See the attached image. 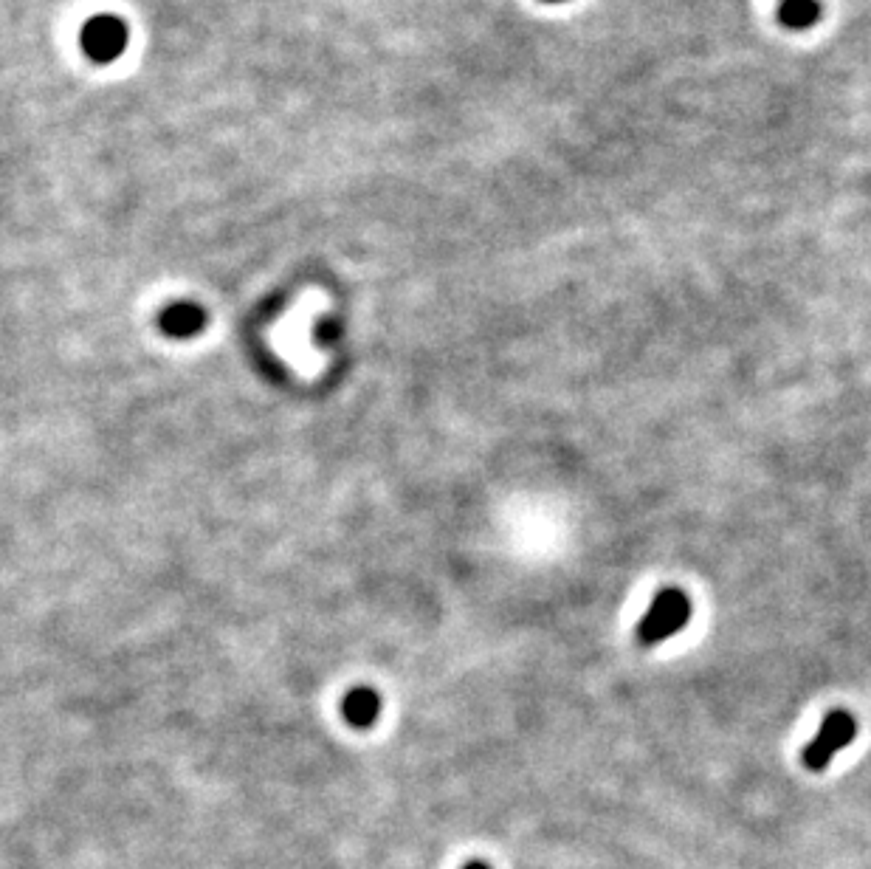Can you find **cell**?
Wrapping results in <instances>:
<instances>
[{
	"instance_id": "obj_3",
	"label": "cell",
	"mask_w": 871,
	"mask_h": 869,
	"mask_svg": "<svg viewBox=\"0 0 871 869\" xmlns=\"http://www.w3.org/2000/svg\"><path fill=\"white\" fill-rule=\"evenodd\" d=\"M127 48V26L119 17L99 15L82 26V51L94 63H113Z\"/></svg>"
},
{
	"instance_id": "obj_7",
	"label": "cell",
	"mask_w": 871,
	"mask_h": 869,
	"mask_svg": "<svg viewBox=\"0 0 871 869\" xmlns=\"http://www.w3.org/2000/svg\"><path fill=\"white\" fill-rule=\"evenodd\" d=\"M463 869H491V867H488L485 861H468V864Z\"/></svg>"
},
{
	"instance_id": "obj_2",
	"label": "cell",
	"mask_w": 871,
	"mask_h": 869,
	"mask_svg": "<svg viewBox=\"0 0 871 869\" xmlns=\"http://www.w3.org/2000/svg\"><path fill=\"white\" fill-rule=\"evenodd\" d=\"M857 737V717L849 711H829L815 740L801 751V762L809 771H824L826 765Z\"/></svg>"
},
{
	"instance_id": "obj_1",
	"label": "cell",
	"mask_w": 871,
	"mask_h": 869,
	"mask_svg": "<svg viewBox=\"0 0 871 869\" xmlns=\"http://www.w3.org/2000/svg\"><path fill=\"white\" fill-rule=\"evenodd\" d=\"M691 621V599L685 596L680 587H663L649 604L646 616L638 624L640 647H657L666 638L685 630Z\"/></svg>"
},
{
	"instance_id": "obj_4",
	"label": "cell",
	"mask_w": 871,
	"mask_h": 869,
	"mask_svg": "<svg viewBox=\"0 0 871 869\" xmlns=\"http://www.w3.org/2000/svg\"><path fill=\"white\" fill-rule=\"evenodd\" d=\"M206 322V314H203L198 305L192 302H178V305H170L164 316H161V328L172 336H192L198 333Z\"/></svg>"
},
{
	"instance_id": "obj_6",
	"label": "cell",
	"mask_w": 871,
	"mask_h": 869,
	"mask_svg": "<svg viewBox=\"0 0 871 869\" xmlns=\"http://www.w3.org/2000/svg\"><path fill=\"white\" fill-rule=\"evenodd\" d=\"M344 711H347V717L356 726H367V723H373L375 714H378V697L373 692H367V689L353 692V695L347 697V703H344Z\"/></svg>"
},
{
	"instance_id": "obj_5",
	"label": "cell",
	"mask_w": 871,
	"mask_h": 869,
	"mask_svg": "<svg viewBox=\"0 0 871 869\" xmlns=\"http://www.w3.org/2000/svg\"><path fill=\"white\" fill-rule=\"evenodd\" d=\"M821 0H781L778 3V20L781 26L793 29V32H804L812 29L821 20Z\"/></svg>"
},
{
	"instance_id": "obj_8",
	"label": "cell",
	"mask_w": 871,
	"mask_h": 869,
	"mask_svg": "<svg viewBox=\"0 0 871 869\" xmlns=\"http://www.w3.org/2000/svg\"><path fill=\"white\" fill-rule=\"evenodd\" d=\"M545 3H564V0H545Z\"/></svg>"
}]
</instances>
